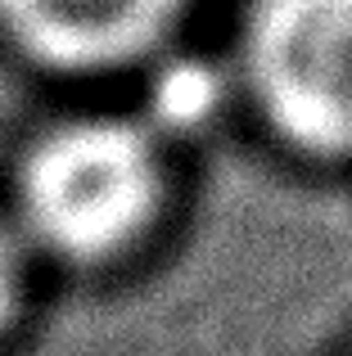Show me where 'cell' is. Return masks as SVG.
<instances>
[{
  "label": "cell",
  "mask_w": 352,
  "mask_h": 356,
  "mask_svg": "<svg viewBox=\"0 0 352 356\" xmlns=\"http://www.w3.org/2000/svg\"><path fill=\"white\" fill-rule=\"evenodd\" d=\"M172 194V140L141 108H68L18 140L0 212L32 266L99 275L159 235Z\"/></svg>",
  "instance_id": "1"
},
{
  "label": "cell",
  "mask_w": 352,
  "mask_h": 356,
  "mask_svg": "<svg viewBox=\"0 0 352 356\" xmlns=\"http://www.w3.org/2000/svg\"><path fill=\"white\" fill-rule=\"evenodd\" d=\"M235 90L303 158H352V0H253Z\"/></svg>",
  "instance_id": "2"
},
{
  "label": "cell",
  "mask_w": 352,
  "mask_h": 356,
  "mask_svg": "<svg viewBox=\"0 0 352 356\" xmlns=\"http://www.w3.org/2000/svg\"><path fill=\"white\" fill-rule=\"evenodd\" d=\"M194 0H0V50L50 81H118L181 45Z\"/></svg>",
  "instance_id": "3"
},
{
  "label": "cell",
  "mask_w": 352,
  "mask_h": 356,
  "mask_svg": "<svg viewBox=\"0 0 352 356\" xmlns=\"http://www.w3.org/2000/svg\"><path fill=\"white\" fill-rule=\"evenodd\" d=\"M27 289H32V257L23 252V243H18V235L5 221V212H0V343L23 321Z\"/></svg>",
  "instance_id": "4"
}]
</instances>
